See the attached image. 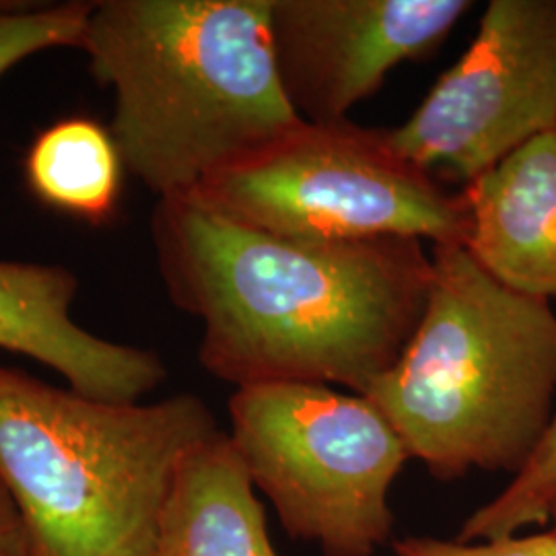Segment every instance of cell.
I'll use <instances>...</instances> for the list:
<instances>
[{
	"label": "cell",
	"instance_id": "cell-3",
	"mask_svg": "<svg viewBox=\"0 0 556 556\" xmlns=\"http://www.w3.org/2000/svg\"><path fill=\"white\" fill-rule=\"evenodd\" d=\"M425 309L369 397L431 477H517L556 410V314L489 275L464 245H433Z\"/></svg>",
	"mask_w": 556,
	"mask_h": 556
},
{
	"label": "cell",
	"instance_id": "cell-5",
	"mask_svg": "<svg viewBox=\"0 0 556 556\" xmlns=\"http://www.w3.org/2000/svg\"><path fill=\"white\" fill-rule=\"evenodd\" d=\"M229 418L239 459L293 540L374 556L392 538L390 491L410 452L369 397L262 383L233 392Z\"/></svg>",
	"mask_w": 556,
	"mask_h": 556
},
{
	"label": "cell",
	"instance_id": "cell-4",
	"mask_svg": "<svg viewBox=\"0 0 556 556\" xmlns=\"http://www.w3.org/2000/svg\"><path fill=\"white\" fill-rule=\"evenodd\" d=\"M217 431L194 394L108 402L0 365V482L29 556H153L181 462Z\"/></svg>",
	"mask_w": 556,
	"mask_h": 556
},
{
	"label": "cell",
	"instance_id": "cell-14",
	"mask_svg": "<svg viewBox=\"0 0 556 556\" xmlns=\"http://www.w3.org/2000/svg\"><path fill=\"white\" fill-rule=\"evenodd\" d=\"M96 2H0V79L46 50L79 48Z\"/></svg>",
	"mask_w": 556,
	"mask_h": 556
},
{
	"label": "cell",
	"instance_id": "cell-17",
	"mask_svg": "<svg viewBox=\"0 0 556 556\" xmlns=\"http://www.w3.org/2000/svg\"><path fill=\"white\" fill-rule=\"evenodd\" d=\"M548 521H551V523H553V530H555V532H556V503H555V507H553V511H551V519H548Z\"/></svg>",
	"mask_w": 556,
	"mask_h": 556
},
{
	"label": "cell",
	"instance_id": "cell-9",
	"mask_svg": "<svg viewBox=\"0 0 556 556\" xmlns=\"http://www.w3.org/2000/svg\"><path fill=\"white\" fill-rule=\"evenodd\" d=\"M77 293L71 268L0 260V349L54 369L85 396L140 402L167 378L163 361L85 330L71 314Z\"/></svg>",
	"mask_w": 556,
	"mask_h": 556
},
{
	"label": "cell",
	"instance_id": "cell-7",
	"mask_svg": "<svg viewBox=\"0 0 556 556\" xmlns=\"http://www.w3.org/2000/svg\"><path fill=\"white\" fill-rule=\"evenodd\" d=\"M555 130L556 0H491L468 50L390 137L464 188Z\"/></svg>",
	"mask_w": 556,
	"mask_h": 556
},
{
	"label": "cell",
	"instance_id": "cell-13",
	"mask_svg": "<svg viewBox=\"0 0 556 556\" xmlns=\"http://www.w3.org/2000/svg\"><path fill=\"white\" fill-rule=\"evenodd\" d=\"M556 503V410L526 468L491 503L462 523L457 540L480 542L514 536L551 519Z\"/></svg>",
	"mask_w": 556,
	"mask_h": 556
},
{
	"label": "cell",
	"instance_id": "cell-1",
	"mask_svg": "<svg viewBox=\"0 0 556 556\" xmlns=\"http://www.w3.org/2000/svg\"><path fill=\"white\" fill-rule=\"evenodd\" d=\"M151 238L172 303L202 321L200 365L236 390L365 394L413 337L433 273L420 239L285 238L197 197L157 200Z\"/></svg>",
	"mask_w": 556,
	"mask_h": 556
},
{
	"label": "cell",
	"instance_id": "cell-8",
	"mask_svg": "<svg viewBox=\"0 0 556 556\" xmlns=\"http://www.w3.org/2000/svg\"><path fill=\"white\" fill-rule=\"evenodd\" d=\"M470 0H270L278 80L303 122L349 119L402 62L427 59Z\"/></svg>",
	"mask_w": 556,
	"mask_h": 556
},
{
	"label": "cell",
	"instance_id": "cell-11",
	"mask_svg": "<svg viewBox=\"0 0 556 556\" xmlns=\"http://www.w3.org/2000/svg\"><path fill=\"white\" fill-rule=\"evenodd\" d=\"M153 556H278L229 433L217 431L181 462Z\"/></svg>",
	"mask_w": 556,
	"mask_h": 556
},
{
	"label": "cell",
	"instance_id": "cell-6",
	"mask_svg": "<svg viewBox=\"0 0 556 556\" xmlns=\"http://www.w3.org/2000/svg\"><path fill=\"white\" fill-rule=\"evenodd\" d=\"M192 197L262 231L307 241L466 245L470 227L462 190L450 192L404 157L390 130L351 119H299Z\"/></svg>",
	"mask_w": 556,
	"mask_h": 556
},
{
	"label": "cell",
	"instance_id": "cell-12",
	"mask_svg": "<svg viewBox=\"0 0 556 556\" xmlns=\"http://www.w3.org/2000/svg\"><path fill=\"white\" fill-rule=\"evenodd\" d=\"M124 172L110 128L89 118L52 124L25 157L29 190L43 204L91 225L116 215Z\"/></svg>",
	"mask_w": 556,
	"mask_h": 556
},
{
	"label": "cell",
	"instance_id": "cell-16",
	"mask_svg": "<svg viewBox=\"0 0 556 556\" xmlns=\"http://www.w3.org/2000/svg\"><path fill=\"white\" fill-rule=\"evenodd\" d=\"M0 556H29L27 534L17 505L0 482Z\"/></svg>",
	"mask_w": 556,
	"mask_h": 556
},
{
	"label": "cell",
	"instance_id": "cell-2",
	"mask_svg": "<svg viewBox=\"0 0 556 556\" xmlns=\"http://www.w3.org/2000/svg\"><path fill=\"white\" fill-rule=\"evenodd\" d=\"M77 50L114 96L124 169L157 200L197 194L299 122L270 0H98Z\"/></svg>",
	"mask_w": 556,
	"mask_h": 556
},
{
	"label": "cell",
	"instance_id": "cell-10",
	"mask_svg": "<svg viewBox=\"0 0 556 556\" xmlns=\"http://www.w3.org/2000/svg\"><path fill=\"white\" fill-rule=\"evenodd\" d=\"M466 250L498 282L556 299V130L530 140L462 188Z\"/></svg>",
	"mask_w": 556,
	"mask_h": 556
},
{
	"label": "cell",
	"instance_id": "cell-15",
	"mask_svg": "<svg viewBox=\"0 0 556 556\" xmlns=\"http://www.w3.org/2000/svg\"><path fill=\"white\" fill-rule=\"evenodd\" d=\"M396 556H556V532L503 536L480 542L404 536L394 542Z\"/></svg>",
	"mask_w": 556,
	"mask_h": 556
}]
</instances>
